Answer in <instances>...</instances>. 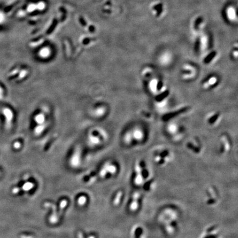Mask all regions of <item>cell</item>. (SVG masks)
<instances>
[{
	"instance_id": "cell-17",
	"label": "cell",
	"mask_w": 238,
	"mask_h": 238,
	"mask_svg": "<svg viewBox=\"0 0 238 238\" xmlns=\"http://www.w3.org/2000/svg\"><path fill=\"white\" fill-rule=\"evenodd\" d=\"M173 59V57L172 55L168 52H165L159 56L158 58V61L162 66H167L171 63Z\"/></svg>"
},
{
	"instance_id": "cell-11",
	"label": "cell",
	"mask_w": 238,
	"mask_h": 238,
	"mask_svg": "<svg viewBox=\"0 0 238 238\" xmlns=\"http://www.w3.org/2000/svg\"><path fill=\"white\" fill-rule=\"evenodd\" d=\"M200 238H222L219 226L217 225L208 226L202 233Z\"/></svg>"
},
{
	"instance_id": "cell-13",
	"label": "cell",
	"mask_w": 238,
	"mask_h": 238,
	"mask_svg": "<svg viewBox=\"0 0 238 238\" xmlns=\"http://www.w3.org/2000/svg\"><path fill=\"white\" fill-rule=\"evenodd\" d=\"M219 79L216 75H210L207 76L201 83V86L204 90H211L217 87Z\"/></svg>"
},
{
	"instance_id": "cell-14",
	"label": "cell",
	"mask_w": 238,
	"mask_h": 238,
	"mask_svg": "<svg viewBox=\"0 0 238 238\" xmlns=\"http://www.w3.org/2000/svg\"><path fill=\"white\" fill-rule=\"evenodd\" d=\"M131 238H146V232L143 225L141 224L134 225L130 232Z\"/></svg>"
},
{
	"instance_id": "cell-18",
	"label": "cell",
	"mask_w": 238,
	"mask_h": 238,
	"mask_svg": "<svg viewBox=\"0 0 238 238\" xmlns=\"http://www.w3.org/2000/svg\"><path fill=\"white\" fill-rule=\"evenodd\" d=\"M156 185V181L155 179L150 177L148 179H147L146 181H144V183L142 185L141 187L142 188L143 191L146 192H150L154 189Z\"/></svg>"
},
{
	"instance_id": "cell-8",
	"label": "cell",
	"mask_w": 238,
	"mask_h": 238,
	"mask_svg": "<svg viewBox=\"0 0 238 238\" xmlns=\"http://www.w3.org/2000/svg\"><path fill=\"white\" fill-rule=\"evenodd\" d=\"M232 142L231 138L227 135H222L218 140L217 151L220 155L225 156L231 151Z\"/></svg>"
},
{
	"instance_id": "cell-15",
	"label": "cell",
	"mask_w": 238,
	"mask_h": 238,
	"mask_svg": "<svg viewBox=\"0 0 238 238\" xmlns=\"http://www.w3.org/2000/svg\"><path fill=\"white\" fill-rule=\"evenodd\" d=\"M206 123L211 126H217L222 120L221 114L217 111H212L209 113L206 119Z\"/></svg>"
},
{
	"instance_id": "cell-10",
	"label": "cell",
	"mask_w": 238,
	"mask_h": 238,
	"mask_svg": "<svg viewBox=\"0 0 238 238\" xmlns=\"http://www.w3.org/2000/svg\"><path fill=\"white\" fill-rule=\"evenodd\" d=\"M147 86L150 92L154 95H157L167 90L164 82L160 79L156 77H153L147 81Z\"/></svg>"
},
{
	"instance_id": "cell-21",
	"label": "cell",
	"mask_w": 238,
	"mask_h": 238,
	"mask_svg": "<svg viewBox=\"0 0 238 238\" xmlns=\"http://www.w3.org/2000/svg\"><path fill=\"white\" fill-rule=\"evenodd\" d=\"M123 195H124V194L122 191H119L117 192L115 197L114 201V204H115V205H119L121 203L122 199L123 197Z\"/></svg>"
},
{
	"instance_id": "cell-20",
	"label": "cell",
	"mask_w": 238,
	"mask_h": 238,
	"mask_svg": "<svg viewBox=\"0 0 238 238\" xmlns=\"http://www.w3.org/2000/svg\"><path fill=\"white\" fill-rule=\"evenodd\" d=\"M217 58V54L216 52H211L207 55L203 59V62L206 65H209L215 61Z\"/></svg>"
},
{
	"instance_id": "cell-1",
	"label": "cell",
	"mask_w": 238,
	"mask_h": 238,
	"mask_svg": "<svg viewBox=\"0 0 238 238\" xmlns=\"http://www.w3.org/2000/svg\"><path fill=\"white\" fill-rule=\"evenodd\" d=\"M181 213L176 206L167 205L158 212L156 221L164 234L169 237L176 235L179 229Z\"/></svg>"
},
{
	"instance_id": "cell-12",
	"label": "cell",
	"mask_w": 238,
	"mask_h": 238,
	"mask_svg": "<svg viewBox=\"0 0 238 238\" xmlns=\"http://www.w3.org/2000/svg\"><path fill=\"white\" fill-rule=\"evenodd\" d=\"M186 148L191 153L195 155H200L202 153L203 146L201 142L196 138H191L189 139L185 144Z\"/></svg>"
},
{
	"instance_id": "cell-4",
	"label": "cell",
	"mask_w": 238,
	"mask_h": 238,
	"mask_svg": "<svg viewBox=\"0 0 238 238\" xmlns=\"http://www.w3.org/2000/svg\"><path fill=\"white\" fill-rule=\"evenodd\" d=\"M146 133L140 127H134L127 130L123 136V141L128 146H133L141 144L146 140Z\"/></svg>"
},
{
	"instance_id": "cell-6",
	"label": "cell",
	"mask_w": 238,
	"mask_h": 238,
	"mask_svg": "<svg viewBox=\"0 0 238 238\" xmlns=\"http://www.w3.org/2000/svg\"><path fill=\"white\" fill-rule=\"evenodd\" d=\"M165 129L167 133L173 142H179L184 138L185 129L179 123L174 121L169 123L167 124Z\"/></svg>"
},
{
	"instance_id": "cell-19",
	"label": "cell",
	"mask_w": 238,
	"mask_h": 238,
	"mask_svg": "<svg viewBox=\"0 0 238 238\" xmlns=\"http://www.w3.org/2000/svg\"><path fill=\"white\" fill-rule=\"evenodd\" d=\"M154 71L153 69L150 67H146L143 69L141 72V76L143 80L147 82L149 81L150 79L153 78L154 76Z\"/></svg>"
},
{
	"instance_id": "cell-7",
	"label": "cell",
	"mask_w": 238,
	"mask_h": 238,
	"mask_svg": "<svg viewBox=\"0 0 238 238\" xmlns=\"http://www.w3.org/2000/svg\"><path fill=\"white\" fill-rule=\"evenodd\" d=\"M143 202V195L138 191H134L131 195L127 208L131 213H137L141 209Z\"/></svg>"
},
{
	"instance_id": "cell-9",
	"label": "cell",
	"mask_w": 238,
	"mask_h": 238,
	"mask_svg": "<svg viewBox=\"0 0 238 238\" xmlns=\"http://www.w3.org/2000/svg\"><path fill=\"white\" fill-rule=\"evenodd\" d=\"M196 67L190 63L184 64L180 71V76L182 80L185 81L193 80L197 76Z\"/></svg>"
},
{
	"instance_id": "cell-5",
	"label": "cell",
	"mask_w": 238,
	"mask_h": 238,
	"mask_svg": "<svg viewBox=\"0 0 238 238\" xmlns=\"http://www.w3.org/2000/svg\"><path fill=\"white\" fill-rule=\"evenodd\" d=\"M220 196L219 191L214 185L208 186L204 192V202L208 207H214L219 204Z\"/></svg>"
},
{
	"instance_id": "cell-2",
	"label": "cell",
	"mask_w": 238,
	"mask_h": 238,
	"mask_svg": "<svg viewBox=\"0 0 238 238\" xmlns=\"http://www.w3.org/2000/svg\"><path fill=\"white\" fill-rule=\"evenodd\" d=\"M151 177L150 168L143 159L137 160L133 165L132 183L137 187H141L145 181Z\"/></svg>"
},
{
	"instance_id": "cell-16",
	"label": "cell",
	"mask_w": 238,
	"mask_h": 238,
	"mask_svg": "<svg viewBox=\"0 0 238 238\" xmlns=\"http://www.w3.org/2000/svg\"><path fill=\"white\" fill-rule=\"evenodd\" d=\"M46 114L44 113L39 112L35 114L34 117V123L36 124L37 127H46V125L48 123L47 121V116Z\"/></svg>"
},
{
	"instance_id": "cell-3",
	"label": "cell",
	"mask_w": 238,
	"mask_h": 238,
	"mask_svg": "<svg viewBox=\"0 0 238 238\" xmlns=\"http://www.w3.org/2000/svg\"><path fill=\"white\" fill-rule=\"evenodd\" d=\"M174 153L171 150L165 147H159L153 150L152 160L159 167L168 165L174 160Z\"/></svg>"
}]
</instances>
